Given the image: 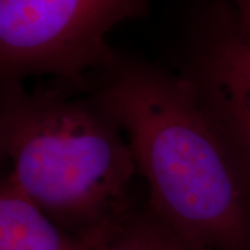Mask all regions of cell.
I'll return each mask as SVG.
<instances>
[{
	"instance_id": "1",
	"label": "cell",
	"mask_w": 250,
	"mask_h": 250,
	"mask_svg": "<svg viewBox=\"0 0 250 250\" xmlns=\"http://www.w3.org/2000/svg\"><path fill=\"white\" fill-rule=\"evenodd\" d=\"M88 90L125 135L161 221L211 250H250L249 197L182 74L116 54Z\"/></svg>"
},
{
	"instance_id": "2",
	"label": "cell",
	"mask_w": 250,
	"mask_h": 250,
	"mask_svg": "<svg viewBox=\"0 0 250 250\" xmlns=\"http://www.w3.org/2000/svg\"><path fill=\"white\" fill-rule=\"evenodd\" d=\"M0 143L10 184L83 243L135 208L132 150L88 86L0 85Z\"/></svg>"
},
{
	"instance_id": "3",
	"label": "cell",
	"mask_w": 250,
	"mask_h": 250,
	"mask_svg": "<svg viewBox=\"0 0 250 250\" xmlns=\"http://www.w3.org/2000/svg\"><path fill=\"white\" fill-rule=\"evenodd\" d=\"M152 0H0V85L28 77L88 86L116 57L113 28L145 16Z\"/></svg>"
},
{
	"instance_id": "4",
	"label": "cell",
	"mask_w": 250,
	"mask_h": 250,
	"mask_svg": "<svg viewBox=\"0 0 250 250\" xmlns=\"http://www.w3.org/2000/svg\"><path fill=\"white\" fill-rule=\"evenodd\" d=\"M181 74L229 153L250 202V32L224 3L200 20Z\"/></svg>"
},
{
	"instance_id": "5",
	"label": "cell",
	"mask_w": 250,
	"mask_h": 250,
	"mask_svg": "<svg viewBox=\"0 0 250 250\" xmlns=\"http://www.w3.org/2000/svg\"><path fill=\"white\" fill-rule=\"evenodd\" d=\"M0 250H89L10 184L0 181Z\"/></svg>"
},
{
	"instance_id": "6",
	"label": "cell",
	"mask_w": 250,
	"mask_h": 250,
	"mask_svg": "<svg viewBox=\"0 0 250 250\" xmlns=\"http://www.w3.org/2000/svg\"><path fill=\"white\" fill-rule=\"evenodd\" d=\"M89 250H211L189 241L145 206L135 207L117 223L86 242Z\"/></svg>"
},
{
	"instance_id": "7",
	"label": "cell",
	"mask_w": 250,
	"mask_h": 250,
	"mask_svg": "<svg viewBox=\"0 0 250 250\" xmlns=\"http://www.w3.org/2000/svg\"><path fill=\"white\" fill-rule=\"evenodd\" d=\"M242 28L250 32V0H223Z\"/></svg>"
},
{
	"instance_id": "8",
	"label": "cell",
	"mask_w": 250,
	"mask_h": 250,
	"mask_svg": "<svg viewBox=\"0 0 250 250\" xmlns=\"http://www.w3.org/2000/svg\"><path fill=\"white\" fill-rule=\"evenodd\" d=\"M6 178H7V161H6L3 147H1V143H0V181Z\"/></svg>"
}]
</instances>
